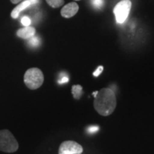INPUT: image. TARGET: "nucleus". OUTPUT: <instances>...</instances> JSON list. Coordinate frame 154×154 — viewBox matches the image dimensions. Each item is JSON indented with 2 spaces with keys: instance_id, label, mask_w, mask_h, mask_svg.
<instances>
[{
  "instance_id": "obj_1",
  "label": "nucleus",
  "mask_w": 154,
  "mask_h": 154,
  "mask_svg": "<svg viewBox=\"0 0 154 154\" xmlns=\"http://www.w3.org/2000/svg\"><path fill=\"white\" fill-rule=\"evenodd\" d=\"M94 98V109L100 115L107 116L114 111L116 107V99L114 92L111 88H102Z\"/></svg>"
},
{
  "instance_id": "obj_2",
  "label": "nucleus",
  "mask_w": 154,
  "mask_h": 154,
  "mask_svg": "<svg viewBox=\"0 0 154 154\" xmlns=\"http://www.w3.org/2000/svg\"><path fill=\"white\" fill-rule=\"evenodd\" d=\"M44 81L43 72L38 68H31L26 70L24 76V82L26 87L35 90L41 87Z\"/></svg>"
},
{
  "instance_id": "obj_3",
  "label": "nucleus",
  "mask_w": 154,
  "mask_h": 154,
  "mask_svg": "<svg viewBox=\"0 0 154 154\" xmlns=\"http://www.w3.org/2000/svg\"><path fill=\"white\" fill-rule=\"evenodd\" d=\"M18 149L19 143L11 132L7 129L0 131V151L11 153Z\"/></svg>"
},
{
  "instance_id": "obj_4",
  "label": "nucleus",
  "mask_w": 154,
  "mask_h": 154,
  "mask_svg": "<svg viewBox=\"0 0 154 154\" xmlns=\"http://www.w3.org/2000/svg\"><path fill=\"white\" fill-rule=\"evenodd\" d=\"M131 5L130 0H122L116 5L113 9V13L116 17V21L118 24H123L126 20L130 13Z\"/></svg>"
},
{
  "instance_id": "obj_5",
  "label": "nucleus",
  "mask_w": 154,
  "mask_h": 154,
  "mask_svg": "<svg viewBox=\"0 0 154 154\" xmlns=\"http://www.w3.org/2000/svg\"><path fill=\"white\" fill-rule=\"evenodd\" d=\"M83 151V147L79 143L73 140H66L59 146V154H79Z\"/></svg>"
},
{
  "instance_id": "obj_6",
  "label": "nucleus",
  "mask_w": 154,
  "mask_h": 154,
  "mask_svg": "<svg viewBox=\"0 0 154 154\" xmlns=\"http://www.w3.org/2000/svg\"><path fill=\"white\" fill-rule=\"evenodd\" d=\"M79 6L76 2L67 4L61 10V16L64 18H71L78 12Z\"/></svg>"
},
{
  "instance_id": "obj_7",
  "label": "nucleus",
  "mask_w": 154,
  "mask_h": 154,
  "mask_svg": "<svg viewBox=\"0 0 154 154\" xmlns=\"http://www.w3.org/2000/svg\"><path fill=\"white\" fill-rule=\"evenodd\" d=\"M36 33V29L32 26H24V28L19 29L17 32V35L19 38H24V39H29L31 37L34 36Z\"/></svg>"
},
{
  "instance_id": "obj_8",
  "label": "nucleus",
  "mask_w": 154,
  "mask_h": 154,
  "mask_svg": "<svg viewBox=\"0 0 154 154\" xmlns=\"http://www.w3.org/2000/svg\"><path fill=\"white\" fill-rule=\"evenodd\" d=\"M31 4L28 0H26V1L23 2L21 4H19L18 6H17L15 8L11 11V17L14 19H17V17H19V14H20L21 11H22L24 9L27 8L28 7H29Z\"/></svg>"
},
{
  "instance_id": "obj_9",
  "label": "nucleus",
  "mask_w": 154,
  "mask_h": 154,
  "mask_svg": "<svg viewBox=\"0 0 154 154\" xmlns=\"http://www.w3.org/2000/svg\"><path fill=\"white\" fill-rule=\"evenodd\" d=\"M82 86L80 85H74L72 86V94L76 99H79L82 94Z\"/></svg>"
},
{
  "instance_id": "obj_10",
  "label": "nucleus",
  "mask_w": 154,
  "mask_h": 154,
  "mask_svg": "<svg viewBox=\"0 0 154 154\" xmlns=\"http://www.w3.org/2000/svg\"><path fill=\"white\" fill-rule=\"evenodd\" d=\"M46 2L50 7H53V8L60 7L61 6H62L64 4L63 0H46Z\"/></svg>"
},
{
  "instance_id": "obj_11",
  "label": "nucleus",
  "mask_w": 154,
  "mask_h": 154,
  "mask_svg": "<svg viewBox=\"0 0 154 154\" xmlns=\"http://www.w3.org/2000/svg\"><path fill=\"white\" fill-rule=\"evenodd\" d=\"M91 3L95 8L100 9L104 5V0H91Z\"/></svg>"
},
{
  "instance_id": "obj_12",
  "label": "nucleus",
  "mask_w": 154,
  "mask_h": 154,
  "mask_svg": "<svg viewBox=\"0 0 154 154\" xmlns=\"http://www.w3.org/2000/svg\"><path fill=\"white\" fill-rule=\"evenodd\" d=\"M29 44L31 45L34 46V47H36V46H38L39 44V39H38V37L36 36H32L30 38H29Z\"/></svg>"
},
{
  "instance_id": "obj_13",
  "label": "nucleus",
  "mask_w": 154,
  "mask_h": 154,
  "mask_svg": "<svg viewBox=\"0 0 154 154\" xmlns=\"http://www.w3.org/2000/svg\"><path fill=\"white\" fill-rule=\"evenodd\" d=\"M31 19L29 18L28 17H24L22 19V24L24 25V26H30L31 24Z\"/></svg>"
},
{
  "instance_id": "obj_14",
  "label": "nucleus",
  "mask_w": 154,
  "mask_h": 154,
  "mask_svg": "<svg viewBox=\"0 0 154 154\" xmlns=\"http://www.w3.org/2000/svg\"><path fill=\"white\" fill-rule=\"evenodd\" d=\"M103 66H99L97 69H96L95 72L93 73V75L94 76H99V75L101 74V72H103Z\"/></svg>"
},
{
  "instance_id": "obj_15",
  "label": "nucleus",
  "mask_w": 154,
  "mask_h": 154,
  "mask_svg": "<svg viewBox=\"0 0 154 154\" xmlns=\"http://www.w3.org/2000/svg\"><path fill=\"white\" fill-rule=\"evenodd\" d=\"M99 130V126H90L87 129V131L90 134H93V133L97 132Z\"/></svg>"
},
{
  "instance_id": "obj_16",
  "label": "nucleus",
  "mask_w": 154,
  "mask_h": 154,
  "mask_svg": "<svg viewBox=\"0 0 154 154\" xmlns=\"http://www.w3.org/2000/svg\"><path fill=\"white\" fill-rule=\"evenodd\" d=\"M69 82V78H68V77L64 76V77H63V78L61 79V80L59 81V84H63V83H66V82Z\"/></svg>"
},
{
  "instance_id": "obj_17",
  "label": "nucleus",
  "mask_w": 154,
  "mask_h": 154,
  "mask_svg": "<svg viewBox=\"0 0 154 154\" xmlns=\"http://www.w3.org/2000/svg\"><path fill=\"white\" fill-rule=\"evenodd\" d=\"M31 5H35V4L38 2V0H28Z\"/></svg>"
},
{
  "instance_id": "obj_18",
  "label": "nucleus",
  "mask_w": 154,
  "mask_h": 154,
  "mask_svg": "<svg viewBox=\"0 0 154 154\" xmlns=\"http://www.w3.org/2000/svg\"><path fill=\"white\" fill-rule=\"evenodd\" d=\"M21 1H22V0H10V2L12 4H17V3L20 2Z\"/></svg>"
},
{
  "instance_id": "obj_19",
  "label": "nucleus",
  "mask_w": 154,
  "mask_h": 154,
  "mask_svg": "<svg viewBox=\"0 0 154 154\" xmlns=\"http://www.w3.org/2000/svg\"><path fill=\"white\" fill-rule=\"evenodd\" d=\"M97 94H98V91H95V92H94V97H95V96H96V95H97Z\"/></svg>"
},
{
  "instance_id": "obj_20",
  "label": "nucleus",
  "mask_w": 154,
  "mask_h": 154,
  "mask_svg": "<svg viewBox=\"0 0 154 154\" xmlns=\"http://www.w3.org/2000/svg\"><path fill=\"white\" fill-rule=\"evenodd\" d=\"M79 154H81V153H79Z\"/></svg>"
},
{
  "instance_id": "obj_21",
  "label": "nucleus",
  "mask_w": 154,
  "mask_h": 154,
  "mask_svg": "<svg viewBox=\"0 0 154 154\" xmlns=\"http://www.w3.org/2000/svg\"><path fill=\"white\" fill-rule=\"evenodd\" d=\"M77 1H78V0H77Z\"/></svg>"
}]
</instances>
